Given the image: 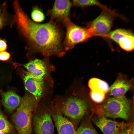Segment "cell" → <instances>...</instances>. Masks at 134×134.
Returning <instances> with one entry per match:
<instances>
[{
	"label": "cell",
	"instance_id": "cell-10",
	"mask_svg": "<svg viewBox=\"0 0 134 134\" xmlns=\"http://www.w3.org/2000/svg\"><path fill=\"white\" fill-rule=\"evenodd\" d=\"M33 123L36 134H53L54 124L51 115L47 111H42L35 115Z\"/></svg>",
	"mask_w": 134,
	"mask_h": 134
},
{
	"label": "cell",
	"instance_id": "cell-13",
	"mask_svg": "<svg viewBox=\"0 0 134 134\" xmlns=\"http://www.w3.org/2000/svg\"><path fill=\"white\" fill-rule=\"evenodd\" d=\"M53 118L58 134H76V131L72 123L62 115L54 114Z\"/></svg>",
	"mask_w": 134,
	"mask_h": 134
},
{
	"label": "cell",
	"instance_id": "cell-25",
	"mask_svg": "<svg viewBox=\"0 0 134 134\" xmlns=\"http://www.w3.org/2000/svg\"><path fill=\"white\" fill-rule=\"evenodd\" d=\"M0 134H6L3 132L0 131Z\"/></svg>",
	"mask_w": 134,
	"mask_h": 134
},
{
	"label": "cell",
	"instance_id": "cell-2",
	"mask_svg": "<svg viewBox=\"0 0 134 134\" xmlns=\"http://www.w3.org/2000/svg\"><path fill=\"white\" fill-rule=\"evenodd\" d=\"M37 101L32 95H25L21 99V103L12 119L19 134H31L32 132V113Z\"/></svg>",
	"mask_w": 134,
	"mask_h": 134
},
{
	"label": "cell",
	"instance_id": "cell-20",
	"mask_svg": "<svg viewBox=\"0 0 134 134\" xmlns=\"http://www.w3.org/2000/svg\"><path fill=\"white\" fill-rule=\"evenodd\" d=\"M76 134H98L95 129L90 125H83L80 127Z\"/></svg>",
	"mask_w": 134,
	"mask_h": 134
},
{
	"label": "cell",
	"instance_id": "cell-1",
	"mask_svg": "<svg viewBox=\"0 0 134 134\" xmlns=\"http://www.w3.org/2000/svg\"><path fill=\"white\" fill-rule=\"evenodd\" d=\"M14 18L18 30L35 52L45 57H61L65 54L62 44L60 28L54 21L43 24L31 20L24 12L18 1L13 3Z\"/></svg>",
	"mask_w": 134,
	"mask_h": 134
},
{
	"label": "cell",
	"instance_id": "cell-23",
	"mask_svg": "<svg viewBox=\"0 0 134 134\" xmlns=\"http://www.w3.org/2000/svg\"><path fill=\"white\" fill-rule=\"evenodd\" d=\"M10 57V54L8 52L3 51L0 52V60L6 61L9 59Z\"/></svg>",
	"mask_w": 134,
	"mask_h": 134
},
{
	"label": "cell",
	"instance_id": "cell-14",
	"mask_svg": "<svg viewBox=\"0 0 134 134\" xmlns=\"http://www.w3.org/2000/svg\"><path fill=\"white\" fill-rule=\"evenodd\" d=\"M132 81L122 77H119L109 88L110 95L113 97L124 96L131 87Z\"/></svg>",
	"mask_w": 134,
	"mask_h": 134
},
{
	"label": "cell",
	"instance_id": "cell-6",
	"mask_svg": "<svg viewBox=\"0 0 134 134\" xmlns=\"http://www.w3.org/2000/svg\"><path fill=\"white\" fill-rule=\"evenodd\" d=\"M72 93L63 100L61 106V110L64 114L71 119L78 120L86 114L89 105L85 100Z\"/></svg>",
	"mask_w": 134,
	"mask_h": 134
},
{
	"label": "cell",
	"instance_id": "cell-24",
	"mask_svg": "<svg viewBox=\"0 0 134 134\" xmlns=\"http://www.w3.org/2000/svg\"><path fill=\"white\" fill-rule=\"evenodd\" d=\"M7 47V45L5 40L0 38V52L5 51Z\"/></svg>",
	"mask_w": 134,
	"mask_h": 134
},
{
	"label": "cell",
	"instance_id": "cell-3",
	"mask_svg": "<svg viewBox=\"0 0 134 134\" xmlns=\"http://www.w3.org/2000/svg\"><path fill=\"white\" fill-rule=\"evenodd\" d=\"M131 111L130 101L124 96L109 98L96 109L97 114L101 117L126 120L128 119Z\"/></svg>",
	"mask_w": 134,
	"mask_h": 134
},
{
	"label": "cell",
	"instance_id": "cell-22",
	"mask_svg": "<svg viewBox=\"0 0 134 134\" xmlns=\"http://www.w3.org/2000/svg\"><path fill=\"white\" fill-rule=\"evenodd\" d=\"M3 8H0V30L2 27L7 20L4 10Z\"/></svg>",
	"mask_w": 134,
	"mask_h": 134
},
{
	"label": "cell",
	"instance_id": "cell-12",
	"mask_svg": "<svg viewBox=\"0 0 134 134\" xmlns=\"http://www.w3.org/2000/svg\"><path fill=\"white\" fill-rule=\"evenodd\" d=\"M103 134H118L128 124L118 122L101 117L95 122Z\"/></svg>",
	"mask_w": 134,
	"mask_h": 134
},
{
	"label": "cell",
	"instance_id": "cell-19",
	"mask_svg": "<svg viewBox=\"0 0 134 134\" xmlns=\"http://www.w3.org/2000/svg\"><path fill=\"white\" fill-rule=\"evenodd\" d=\"M10 130L9 123L0 111V131L6 134L10 132Z\"/></svg>",
	"mask_w": 134,
	"mask_h": 134
},
{
	"label": "cell",
	"instance_id": "cell-9",
	"mask_svg": "<svg viewBox=\"0 0 134 134\" xmlns=\"http://www.w3.org/2000/svg\"><path fill=\"white\" fill-rule=\"evenodd\" d=\"M107 37L118 44L121 48L126 51H130L134 49V35L130 30L117 29L110 32Z\"/></svg>",
	"mask_w": 134,
	"mask_h": 134
},
{
	"label": "cell",
	"instance_id": "cell-4",
	"mask_svg": "<svg viewBox=\"0 0 134 134\" xmlns=\"http://www.w3.org/2000/svg\"><path fill=\"white\" fill-rule=\"evenodd\" d=\"M63 23L66 30L63 46L65 51L72 49L77 44L86 41L94 36L86 27L76 25L69 18L65 20Z\"/></svg>",
	"mask_w": 134,
	"mask_h": 134
},
{
	"label": "cell",
	"instance_id": "cell-15",
	"mask_svg": "<svg viewBox=\"0 0 134 134\" xmlns=\"http://www.w3.org/2000/svg\"><path fill=\"white\" fill-rule=\"evenodd\" d=\"M21 100L20 96L13 92L9 91L3 94L2 101L3 105L9 112L14 111L18 107Z\"/></svg>",
	"mask_w": 134,
	"mask_h": 134
},
{
	"label": "cell",
	"instance_id": "cell-8",
	"mask_svg": "<svg viewBox=\"0 0 134 134\" xmlns=\"http://www.w3.org/2000/svg\"><path fill=\"white\" fill-rule=\"evenodd\" d=\"M23 79L26 89L34 97L37 101L45 93L46 82L53 83L37 78L28 72L24 74Z\"/></svg>",
	"mask_w": 134,
	"mask_h": 134
},
{
	"label": "cell",
	"instance_id": "cell-7",
	"mask_svg": "<svg viewBox=\"0 0 134 134\" xmlns=\"http://www.w3.org/2000/svg\"><path fill=\"white\" fill-rule=\"evenodd\" d=\"M36 59L25 64L24 66L28 72L38 79L52 83L51 77L52 71L54 69L47 58Z\"/></svg>",
	"mask_w": 134,
	"mask_h": 134
},
{
	"label": "cell",
	"instance_id": "cell-16",
	"mask_svg": "<svg viewBox=\"0 0 134 134\" xmlns=\"http://www.w3.org/2000/svg\"><path fill=\"white\" fill-rule=\"evenodd\" d=\"M88 86L90 92L106 94L109 90L108 83L99 78H93L89 80Z\"/></svg>",
	"mask_w": 134,
	"mask_h": 134
},
{
	"label": "cell",
	"instance_id": "cell-21",
	"mask_svg": "<svg viewBox=\"0 0 134 134\" xmlns=\"http://www.w3.org/2000/svg\"><path fill=\"white\" fill-rule=\"evenodd\" d=\"M118 134H134L133 124H128Z\"/></svg>",
	"mask_w": 134,
	"mask_h": 134
},
{
	"label": "cell",
	"instance_id": "cell-18",
	"mask_svg": "<svg viewBox=\"0 0 134 134\" xmlns=\"http://www.w3.org/2000/svg\"><path fill=\"white\" fill-rule=\"evenodd\" d=\"M31 16L32 20L37 22H42L45 19L44 14L42 11L36 6L34 7L33 9Z\"/></svg>",
	"mask_w": 134,
	"mask_h": 134
},
{
	"label": "cell",
	"instance_id": "cell-11",
	"mask_svg": "<svg viewBox=\"0 0 134 134\" xmlns=\"http://www.w3.org/2000/svg\"><path fill=\"white\" fill-rule=\"evenodd\" d=\"M72 5V2L69 0H56L52 7L47 12V14L50 17L51 21L56 20L63 22L69 18Z\"/></svg>",
	"mask_w": 134,
	"mask_h": 134
},
{
	"label": "cell",
	"instance_id": "cell-17",
	"mask_svg": "<svg viewBox=\"0 0 134 134\" xmlns=\"http://www.w3.org/2000/svg\"><path fill=\"white\" fill-rule=\"evenodd\" d=\"M72 5L76 7H84L89 6H96L102 9L107 7L98 0H75L71 2Z\"/></svg>",
	"mask_w": 134,
	"mask_h": 134
},
{
	"label": "cell",
	"instance_id": "cell-5",
	"mask_svg": "<svg viewBox=\"0 0 134 134\" xmlns=\"http://www.w3.org/2000/svg\"><path fill=\"white\" fill-rule=\"evenodd\" d=\"M118 14L108 8L102 9L100 15L88 24L86 28L93 36L107 37L110 32L113 21Z\"/></svg>",
	"mask_w": 134,
	"mask_h": 134
}]
</instances>
